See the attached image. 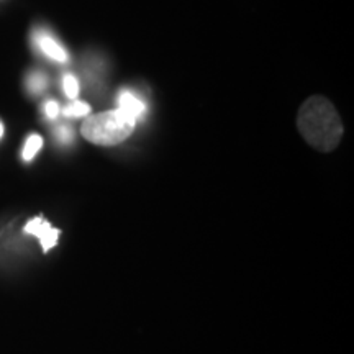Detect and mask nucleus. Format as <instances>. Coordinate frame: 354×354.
I'll return each instance as SVG.
<instances>
[{
    "instance_id": "nucleus-9",
    "label": "nucleus",
    "mask_w": 354,
    "mask_h": 354,
    "mask_svg": "<svg viewBox=\"0 0 354 354\" xmlns=\"http://www.w3.org/2000/svg\"><path fill=\"white\" fill-rule=\"evenodd\" d=\"M63 88H64V94L69 97V99H76L79 95V82L77 79L71 74H66L63 79Z\"/></svg>"
},
{
    "instance_id": "nucleus-5",
    "label": "nucleus",
    "mask_w": 354,
    "mask_h": 354,
    "mask_svg": "<svg viewBox=\"0 0 354 354\" xmlns=\"http://www.w3.org/2000/svg\"><path fill=\"white\" fill-rule=\"evenodd\" d=\"M118 109L123 110V112L131 115L136 122L141 120V118L146 115V105L143 100H140L138 97L128 91H122L120 95H118Z\"/></svg>"
},
{
    "instance_id": "nucleus-8",
    "label": "nucleus",
    "mask_w": 354,
    "mask_h": 354,
    "mask_svg": "<svg viewBox=\"0 0 354 354\" xmlns=\"http://www.w3.org/2000/svg\"><path fill=\"white\" fill-rule=\"evenodd\" d=\"M46 84L48 79L41 73H33L32 76L28 77V81H26V86H28V91L32 92V94H39V92H43L44 88H46Z\"/></svg>"
},
{
    "instance_id": "nucleus-1",
    "label": "nucleus",
    "mask_w": 354,
    "mask_h": 354,
    "mask_svg": "<svg viewBox=\"0 0 354 354\" xmlns=\"http://www.w3.org/2000/svg\"><path fill=\"white\" fill-rule=\"evenodd\" d=\"M299 130L305 141L318 151H333L343 136V123L335 105L322 95H313L299 110Z\"/></svg>"
},
{
    "instance_id": "nucleus-2",
    "label": "nucleus",
    "mask_w": 354,
    "mask_h": 354,
    "mask_svg": "<svg viewBox=\"0 0 354 354\" xmlns=\"http://www.w3.org/2000/svg\"><path fill=\"white\" fill-rule=\"evenodd\" d=\"M136 120L120 109L94 115L82 123V136L99 146H113L125 141L135 130Z\"/></svg>"
},
{
    "instance_id": "nucleus-7",
    "label": "nucleus",
    "mask_w": 354,
    "mask_h": 354,
    "mask_svg": "<svg viewBox=\"0 0 354 354\" xmlns=\"http://www.w3.org/2000/svg\"><path fill=\"white\" fill-rule=\"evenodd\" d=\"M88 112H91V105L84 104V102H74V104H69L68 107L63 110L64 117L68 118L84 117V115H88Z\"/></svg>"
},
{
    "instance_id": "nucleus-12",
    "label": "nucleus",
    "mask_w": 354,
    "mask_h": 354,
    "mask_svg": "<svg viewBox=\"0 0 354 354\" xmlns=\"http://www.w3.org/2000/svg\"><path fill=\"white\" fill-rule=\"evenodd\" d=\"M3 136V125H2V122H0V138H2Z\"/></svg>"
},
{
    "instance_id": "nucleus-6",
    "label": "nucleus",
    "mask_w": 354,
    "mask_h": 354,
    "mask_svg": "<svg viewBox=\"0 0 354 354\" xmlns=\"http://www.w3.org/2000/svg\"><path fill=\"white\" fill-rule=\"evenodd\" d=\"M41 146H43L41 136H39V135L28 136V140H26L21 156H24L25 161H32V159L37 156V153L39 151V149H41Z\"/></svg>"
},
{
    "instance_id": "nucleus-3",
    "label": "nucleus",
    "mask_w": 354,
    "mask_h": 354,
    "mask_svg": "<svg viewBox=\"0 0 354 354\" xmlns=\"http://www.w3.org/2000/svg\"><path fill=\"white\" fill-rule=\"evenodd\" d=\"M25 233L35 234L38 238L39 243H41V248L44 253L51 250V248L56 246L57 238H59V230L53 228L50 221H46L41 216H37V218L30 220L28 223L25 225Z\"/></svg>"
},
{
    "instance_id": "nucleus-10",
    "label": "nucleus",
    "mask_w": 354,
    "mask_h": 354,
    "mask_svg": "<svg viewBox=\"0 0 354 354\" xmlns=\"http://www.w3.org/2000/svg\"><path fill=\"white\" fill-rule=\"evenodd\" d=\"M56 138L59 140V143H64V145L71 143V141H73V138H74V133L68 127H59L56 130Z\"/></svg>"
},
{
    "instance_id": "nucleus-11",
    "label": "nucleus",
    "mask_w": 354,
    "mask_h": 354,
    "mask_svg": "<svg viewBox=\"0 0 354 354\" xmlns=\"http://www.w3.org/2000/svg\"><path fill=\"white\" fill-rule=\"evenodd\" d=\"M44 113H46L48 118H56L57 115H59V105L56 104L55 100H50L46 102V105H44Z\"/></svg>"
},
{
    "instance_id": "nucleus-4",
    "label": "nucleus",
    "mask_w": 354,
    "mask_h": 354,
    "mask_svg": "<svg viewBox=\"0 0 354 354\" xmlns=\"http://www.w3.org/2000/svg\"><path fill=\"white\" fill-rule=\"evenodd\" d=\"M35 43L38 44V48L43 51V55H46L48 57H51V59L57 61V63H68L69 61L68 51H66L64 48L46 32L35 33Z\"/></svg>"
}]
</instances>
